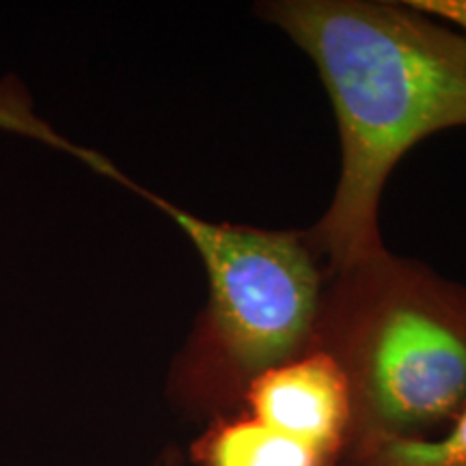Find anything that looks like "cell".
<instances>
[{
  "instance_id": "7a4b0ae2",
  "label": "cell",
  "mask_w": 466,
  "mask_h": 466,
  "mask_svg": "<svg viewBox=\"0 0 466 466\" xmlns=\"http://www.w3.org/2000/svg\"><path fill=\"white\" fill-rule=\"evenodd\" d=\"M311 352L346 380L348 450L441 432L466 408V285L389 250L333 272Z\"/></svg>"
},
{
  "instance_id": "ba28073f",
  "label": "cell",
  "mask_w": 466,
  "mask_h": 466,
  "mask_svg": "<svg viewBox=\"0 0 466 466\" xmlns=\"http://www.w3.org/2000/svg\"><path fill=\"white\" fill-rule=\"evenodd\" d=\"M151 466H192L186 458V453L179 447L168 445L160 451V456L151 462Z\"/></svg>"
},
{
  "instance_id": "8992f818",
  "label": "cell",
  "mask_w": 466,
  "mask_h": 466,
  "mask_svg": "<svg viewBox=\"0 0 466 466\" xmlns=\"http://www.w3.org/2000/svg\"><path fill=\"white\" fill-rule=\"evenodd\" d=\"M337 466H466V408L436 434L350 447Z\"/></svg>"
},
{
  "instance_id": "277c9868",
  "label": "cell",
  "mask_w": 466,
  "mask_h": 466,
  "mask_svg": "<svg viewBox=\"0 0 466 466\" xmlns=\"http://www.w3.org/2000/svg\"><path fill=\"white\" fill-rule=\"evenodd\" d=\"M240 408L316 447L335 466L350 445L352 412L346 380L322 352H307L255 378Z\"/></svg>"
},
{
  "instance_id": "5b68a950",
  "label": "cell",
  "mask_w": 466,
  "mask_h": 466,
  "mask_svg": "<svg viewBox=\"0 0 466 466\" xmlns=\"http://www.w3.org/2000/svg\"><path fill=\"white\" fill-rule=\"evenodd\" d=\"M186 458L192 466H335L316 447L258 421L242 408L203 423Z\"/></svg>"
},
{
  "instance_id": "6da1fadb",
  "label": "cell",
  "mask_w": 466,
  "mask_h": 466,
  "mask_svg": "<svg viewBox=\"0 0 466 466\" xmlns=\"http://www.w3.org/2000/svg\"><path fill=\"white\" fill-rule=\"evenodd\" d=\"M258 14L311 58L339 130V179L309 242L329 275L374 259L393 168L428 137L466 127V33L408 0H270Z\"/></svg>"
},
{
  "instance_id": "52a82bcc",
  "label": "cell",
  "mask_w": 466,
  "mask_h": 466,
  "mask_svg": "<svg viewBox=\"0 0 466 466\" xmlns=\"http://www.w3.org/2000/svg\"><path fill=\"white\" fill-rule=\"evenodd\" d=\"M408 3L466 33V0H408Z\"/></svg>"
},
{
  "instance_id": "3957f363",
  "label": "cell",
  "mask_w": 466,
  "mask_h": 466,
  "mask_svg": "<svg viewBox=\"0 0 466 466\" xmlns=\"http://www.w3.org/2000/svg\"><path fill=\"white\" fill-rule=\"evenodd\" d=\"M89 167L162 209L206 266L208 307L167 382L184 417L208 423L236 412L255 378L311 352L329 272L305 231L214 223L134 184L102 154Z\"/></svg>"
}]
</instances>
